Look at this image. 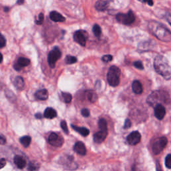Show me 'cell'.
Returning <instances> with one entry per match:
<instances>
[{"instance_id": "1", "label": "cell", "mask_w": 171, "mask_h": 171, "mask_svg": "<svg viewBox=\"0 0 171 171\" xmlns=\"http://www.w3.org/2000/svg\"><path fill=\"white\" fill-rule=\"evenodd\" d=\"M151 33L160 41L171 42V32L165 26L156 21H151L148 25Z\"/></svg>"}, {"instance_id": "2", "label": "cell", "mask_w": 171, "mask_h": 171, "mask_svg": "<svg viewBox=\"0 0 171 171\" xmlns=\"http://www.w3.org/2000/svg\"><path fill=\"white\" fill-rule=\"evenodd\" d=\"M156 72L166 80L171 78V67L166 58L163 56H157L154 62Z\"/></svg>"}, {"instance_id": "3", "label": "cell", "mask_w": 171, "mask_h": 171, "mask_svg": "<svg viewBox=\"0 0 171 171\" xmlns=\"http://www.w3.org/2000/svg\"><path fill=\"white\" fill-rule=\"evenodd\" d=\"M147 102L150 106H156L158 104H162L163 103L169 104L170 102V97L169 94L164 92L156 90L151 93L150 95L147 98Z\"/></svg>"}, {"instance_id": "4", "label": "cell", "mask_w": 171, "mask_h": 171, "mask_svg": "<svg viewBox=\"0 0 171 171\" xmlns=\"http://www.w3.org/2000/svg\"><path fill=\"white\" fill-rule=\"evenodd\" d=\"M120 70L116 66H112L107 74V80L111 86L116 87L120 83Z\"/></svg>"}, {"instance_id": "5", "label": "cell", "mask_w": 171, "mask_h": 171, "mask_svg": "<svg viewBox=\"0 0 171 171\" xmlns=\"http://www.w3.org/2000/svg\"><path fill=\"white\" fill-rule=\"evenodd\" d=\"M116 20L120 23L124 25H130L132 24L135 20V16L132 11L130 10L127 13H120L116 16Z\"/></svg>"}, {"instance_id": "6", "label": "cell", "mask_w": 171, "mask_h": 171, "mask_svg": "<svg viewBox=\"0 0 171 171\" xmlns=\"http://www.w3.org/2000/svg\"><path fill=\"white\" fill-rule=\"evenodd\" d=\"M61 56V51L58 47L53 48L52 50L49 52L48 56V62L49 66H50L52 68L55 67L56 62L58 59H60Z\"/></svg>"}, {"instance_id": "7", "label": "cell", "mask_w": 171, "mask_h": 171, "mask_svg": "<svg viewBox=\"0 0 171 171\" xmlns=\"http://www.w3.org/2000/svg\"><path fill=\"white\" fill-rule=\"evenodd\" d=\"M168 140L166 137H160L154 142V143L152 144V149L154 154L155 155H158L159 153H160L165 146L167 145Z\"/></svg>"}, {"instance_id": "8", "label": "cell", "mask_w": 171, "mask_h": 171, "mask_svg": "<svg viewBox=\"0 0 171 171\" xmlns=\"http://www.w3.org/2000/svg\"><path fill=\"white\" fill-rule=\"evenodd\" d=\"M87 37H88L87 32L83 30L76 31L74 34V41L82 46H85L86 44Z\"/></svg>"}, {"instance_id": "9", "label": "cell", "mask_w": 171, "mask_h": 171, "mask_svg": "<svg viewBox=\"0 0 171 171\" xmlns=\"http://www.w3.org/2000/svg\"><path fill=\"white\" fill-rule=\"evenodd\" d=\"M48 142L51 145L56 147H60L64 144V138L60 135H58L55 132L50 134L48 138Z\"/></svg>"}, {"instance_id": "10", "label": "cell", "mask_w": 171, "mask_h": 171, "mask_svg": "<svg viewBox=\"0 0 171 171\" xmlns=\"http://www.w3.org/2000/svg\"><path fill=\"white\" fill-rule=\"evenodd\" d=\"M127 142L130 145H136L141 142V134L138 131H133L127 136Z\"/></svg>"}, {"instance_id": "11", "label": "cell", "mask_w": 171, "mask_h": 171, "mask_svg": "<svg viewBox=\"0 0 171 171\" xmlns=\"http://www.w3.org/2000/svg\"><path fill=\"white\" fill-rule=\"evenodd\" d=\"M30 64V60L28 59V58L21 57L18 60H17L16 64L13 65V67H14V69L16 70L20 71L23 68V67L29 66Z\"/></svg>"}, {"instance_id": "12", "label": "cell", "mask_w": 171, "mask_h": 171, "mask_svg": "<svg viewBox=\"0 0 171 171\" xmlns=\"http://www.w3.org/2000/svg\"><path fill=\"white\" fill-rule=\"evenodd\" d=\"M166 114L165 108L163 104H158L155 106V116L159 120L164 118Z\"/></svg>"}, {"instance_id": "13", "label": "cell", "mask_w": 171, "mask_h": 171, "mask_svg": "<svg viewBox=\"0 0 171 171\" xmlns=\"http://www.w3.org/2000/svg\"><path fill=\"white\" fill-rule=\"evenodd\" d=\"M74 150L80 155L84 156L86 154V148L84 144L82 142L79 141L76 142L74 145Z\"/></svg>"}, {"instance_id": "14", "label": "cell", "mask_w": 171, "mask_h": 171, "mask_svg": "<svg viewBox=\"0 0 171 171\" xmlns=\"http://www.w3.org/2000/svg\"><path fill=\"white\" fill-rule=\"evenodd\" d=\"M108 135V131H100L97 132L94 134V141L96 143H102L104 142Z\"/></svg>"}, {"instance_id": "15", "label": "cell", "mask_w": 171, "mask_h": 171, "mask_svg": "<svg viewBox=\"0 0 171 171\" xmlns=\"http://www.w3.org/2000/svg\"><path fill=\"white\" fill-rule=\"evenodd\" d=\"M14 163L17 166V167L20 169H23L26 166V161L23 156L20 155H16L14 157Z\"/></svg>"}, {"instance_id": "16", "label": "cell", "mask_w": 171, "mask_h": 171, "mask_svg": "<svg viewBox=\"0 0 171 171\" xmlns=\"http://www.w3.org/2000/svg\"><path fill=\"white\" fill-rule=\"evenodd\" d=\"M49 17L50 19L55 22H64L66 20L65 17L63 16L61 13L56 11H52L49 13Z\"/></svg>"}, {"instance_id": "17", "label": "cell", "mask_w": 171, "mask_h": 171, "mask_svg": "<svg viewBox=\"0 0 171 171\" xmlns=\"http://www.w3.org/2000/svg\"><path fill=\"white\" fill-rule=\"evenodd\" d=\"M35 97L39 100H46L48 98V92L46 89L39 90L35 92Z\"/></svg>"}, {"instance_id": "18", "label": "cell", "mask_w": 171, "mask_h": 171, "mask_svg": "<svg viewBox=\"0 0 171 171\" xmlns=\"http://www.w3.org/2000/svg\"><path fill=\"white\" fill-rule=\"evenodd\" d=\"M44 116L48 119H53L57 116V112L52 108H47L44 111Z\"/></svg>"}, {"instance_id": "19", "label": "cell", "mask_w": 171, "mask_h": 171, "mask_svg": "<svg viewBox=\"0 0 171 171\" xmlns=\"http://www.w3.org/2000/svg\"><path fill=\"white\" fill-rule=\"evenodd\" d=\"M132 91L136 94H141L143 92V88L141 83L138 80H134L132 84Z\"/></svg>"}, {"instance_id": "20", "label": "cell", "mask_w": 171, "mask_h": 171, "mask_svg": "<svg viewBox=\"0 0 171 171\" xmlns=\"http://www.w3.org/2000/svg\"><path fill=\"white\" fill-rule=\"evenodd\" d=\"M72 127L73 129L76 130V132L80 133L83 136H87L90 134V130L85 127H78L74 125H72Z\"/></svg>"}, {"instance_id": "21", "label": "cell", "mask_w": 171, "mask_h": 171, "mask_svg": "<svg viewBox=\"0 0 171 171\" xmlns=\"http://www.w3.org/2000/svg\"><path fill=\"white\" fill-rule=\"evenodd\" d=\"M108 6H109V3L107 1L104 0H100L96 3V9L98 11H104L106 10Z\"/></svg>"}, {"instance_id": "22", "label": "cell", "mask_w": 171, "mask_h": 171, "mask_svg": "<svg viewBox=\"0 0 171 171\" xmlns=\"http://www.w3.org/2000/svg\"><path fill=\"white\" fill-rule=\"evenodd\" d=\"M15 87L18 90L23 89L24 86V80L23 78L21 77V76H17L14 80V82H13Z\"/></svg>"}, {"instance_id": "23", "label": "cell", "mask_w": 171, "mask_h": 171, "mask_svg": "<svg viewBox=\"0 0 171 171\" xmlns=\"http://www.w3.org/2000/svg\"><path fill=\"white\" fill-rule=\"evenodd\" d=\"M31 141V138L30 136H24L20 138V142L23 145L25 148L28 147L30 145Z\"/></svg>"}, {"instance_id": "24", "label": "cell", "mask_w": 171, "mask_h": 171, "mask_svg": "<svg viewBox=\"0 0 171 171\" xmlns=\"http://www.w3.org/2000/svg\"><path fill=\"white\" fill-rule=\"evenodd\" d=\"M87 94V98L88 99V100L91 102H96L97 100V94L96 92L93 91V90H88L86 92Z\"/></svg>"}, {"instance_id": "25", "label": "cell", "mask_w": 171, "mask_h": 171, "mask_svg": "<svg viewBox=\"0 0 171 171\" xmlns=\"http://www.w3.org/2000/svg\"><path fill=\"white\" fill-rule=\"evenodd\" d=\"M98 126H99V128H100V130H103V131H108L107 122L104 118H100L99 120Z\"/></svg>"}, {"instance_id": "26", "label": "cell", "mask_w": 171, "mask_h": 171, "mask_svg": "<svg viewBox=\"0 0 171 171\" xmlns=\"http://www.w3.org/2000/svg\"><path fill=\"white\" fill-rule=\"evenodd\" d=\"M92 31L94 34L95 35V36L99 38L100 36V35L102 34V30H101V28L100 26L98 25V24H95L93 26L92 28Z\"/></svg>"}, {"instance_id": "27", "label": "cell", "mask_w": 171, "mask_h": 171, "mask_svg": "<svg viewBox=\"0 0 171 171\" xmlns=\"http://www.w3.org/2000/svg\"><path fill=\"white\" fill-rule=\"evenodd\" d=\"M62 96L63 98V100H64V102L66 103H70L72 101V96L70 93L67 92H62Z\"/></svg>"}, {"instance_id": "28", "label": "cell", "mask_w": 171, "mask_h": 171, "mask_svg": "<svg viewBox=\"0 0 171 171\" xmlns=\"http://www.w3.org/2000/svg\"><path fill=\"white\" fill-rule=\"evenodd\" d=\"M65 62L67 64H72L77 62V58L74 56H72L67 55L66 57Z\"/></svg>"}, {"instance_id": "29", "label": "cell", "mask_w": 171, "mask_h": 171, "mask_svg": "<svg viewBox=\"0 0 171 171\" xmlns=\"http://www.w3.org/2000/svg\"><path fill=\"white\" fill-rule=\"evenodd\" d=\"M165 166L166 168L171 169V155H168L165 159Z\"/></svg>"}, {"instance_id": "30", "label": "cell", "mask_w": 171, "mask_h": 171, "mask_svg": "<svg viewBox=\"0 0 171 171\" xmlns=\"http://www.w3.org/2000/svg\"><path fill=\"white\" fill-rule=\"evenodd\" d=\"M44 13H40L38 17V19L35 21V24H36L37 25H42L43 24V21H44Z\"/></svg>"}, {"instance_id": "31", "label": "cell", "mask_w": 171, "mask_h": 171, "mask_svg": "<svg viewBox=\"0 0 171 171\" xmlns=\"http://www.w3.org/2000/svg\"><path fill=\"white\" fill-rule=\"evenodd\" d=\"M61 127L63 130V131H64L66 134H68L69 131H68V128H67V123L65 120H62L61 122Z\"/></svg>"}, {"instance_id": "32", "label": "cell", "mask_w": 171, "mask_h": 171, "mask_svg": "<svg viewBox=\"0 0 171 171\" xmlns=\"http://www.w3.org/2000/svg\"><path fill=\"white\" fill-rule=\"evenodd\" d=\"M39 169V166L37 164H35L33 163H30L28 165V170L31 171L38 170Z\"/></svg>"}, {"instance_id": "33", "label": "cell", "mask_w": 171, "mask_h": 171, "mask_svg": "<svg viewBox=\"0 0 171 171\" xmlns=\"http://www.w3.org/2000/svg\"><path fill=\"white\" fill-rule=\"evenodd\" d=\"M133 65L137 69H139V70H143L144 69L143 64H142V62H141V61H136V62H134Z\"/></svg>"}, {"instance_id": "34", "label": "cell", "mask_w": 171, "mask_h": 171, "mask_svg": "<svg viewBox=\"0 0 171 171\" xmlns=\"http://www.w3.org/2000/svg\"><path fill=\"white\" fill-rule=\"evenodd\" d=\"M113 57L112 55H104L102 58V60L104 62H109L112 60Z\"/></svg>"}, {"instance_id": "35", "label": "cell", "mask_w": 171, "mask_h": 171, "mask_svg": "<svg viewBox=\"0 0 171 171\" xmlns=\"http://www.w3.org/2000/svg\"><path fill=\"white\" fill-rule=\"evenodd\" d=\"M6 44V39L4 38L3 35H1V39H0V47L1 48H3Z\"/></svg>"}, {"instance_id": "36", "label": "cell", "mask_w": 171, "mask_h": 171, "mask_svg": "<svg viewBox=\"0 0 171 171\" xmlns=\"http://www.w3.org/2000/svg\"><path fill=\"white\" fill-rule=\"evenodd\" d=\"M81 114L84 117H88L90 116V110L87 109H84L81 111Z\"/></svg>"}, {"instance_id": "37", "label": "cell", "mask_w": 171, "mask_h": 171, "mask_svg": "<svg viewBox=\"0 0 171 171\" xmlns=\"http://www.w3.org/2000/svg\"><path fill=\"white\" fill-rule=\"evenodd\" d=\"M130 127H131V121H130L128 118H127L125 120V122L124 124V128L127 129V128H129Z\"/></svg>"}, {"instance_id": "38", "label": "cell", "mask_w": 171, "mask_h": 171, "mask_svg": "<svg viewBox=\"0 0 171 171\" xmlns=\"http://www.w3.org/2000/svg\"><path fill=\"white\" fill-rule=\"evenodd\" d=\"M166 18L169 24L171 25V10H169L166 13Z\"/></svg>"}, {"instance_id": "39", "label": "cell", "mask_w": 171, "mask_h": 171, "mask_svg": "<svg viewBox=\"0 0 171 171\" xmlns=\"http://www.w3.org/2000/svg\"><path fill=\"white\" fill-rule=\"evenodd\" d=\"M142 3H147L150 6H153V0H139Z\"/></svg>"}, {"instance_id": "40", "label": "cell", "mask_w": 171, "mask_h": 171, "mask_svg": "<svg viewBox=\"0 0 171 171\" xmlns=\"http://www.w3.org/2000/svg\"><path fill=\"white\" fill-rule=\"evenodd\" d=\"M6 164V160L4 159H2L1 160H0V166H1V169H3L4 166Z\"/></svg>"}, {"instance_id": "41", "label": "cell", "mask_w": 171, "mask_h": 171, "mask_svg": "<svg viewBox=\"0 0 171 171\" xmlns=\"http://www.w3.org/2000/svg\"><path fill=\"white\" fill-rule=\"evenodd\" d=\"M156 171H163L161 166H160V164L158 161L156 163Z\"/></svg>"}, {"instance_id": "42", "label": "cell", "mask_w": 171, "mask_h": 171, "mask_svg": "<svg viewBox=\"0 0 171 171\" xmlns=\"http://www.w3.org/2000/svg\"><path fill=\"white\" fill-rule=\"evenodd\" d=\"M0 141H1L2 145H4V144H5L6 142V138L4 137L2 134L1 135V138H0Z\"/></svg>"}, {"instance_id": "43", "label": "cell", "mask_w": 171, "mask_h": 171, "mask_svg": "<svg viewBox=\"0 0 171 171\" xmlns=\"http://www.w3.org/2000/svg\"><path fill=\"white\" fill-rule=\"evenodd\" d=\"M35 117L37 119H41L42 118V117H43V116H42V114L41 113H37V114H35Z\"/></svg>"}, {"instance_id": "44", "label": "cell", "mask_w": 171, "mask_h": 171, "mask_svg": "<svg viewBox=\"0 0 171 171\" xmlns=\"http://www.w3.org/2000/svg\"><path fill=\"white\" fill-rule=\"evenodd\" d=\"M17 4H19V5H22L24 3V0H17Z\"/></svg>"}, {"instance_id": "45", "label": "cell", "mask_w": 171, "mask_h": 171, "mask_svg": "<svg viewBox=\"0 0 171 171\" xmlns=\"http://www.w3.org/2000/svg\"><path fill=\"white\" fill-rule=\"evenodd\" d=\"M9 11V7H4V12H8Z\"/></svg>"}]
</instances>
